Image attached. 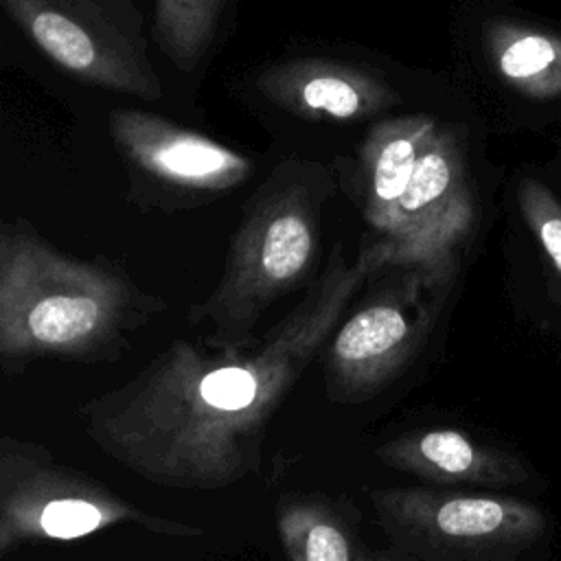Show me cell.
<instances>
[{
	"label": "cell",
	"mask_w": 561,
	"mask_h": 561,
	"mask_svg": "<svg viewBox=\"0 0 561 561\" xmlns=\"http://www.w3.org/2000/svg\"><path fill=\"white\" fill-rule=\"evenodd\" d=\"M123 524L169 537L204 533L138 508L39 443L0 440V554L26 541H72Z\"/></svg>",
	"instance_id": "cell-4"
},
{
	"label": "cell",
	"mask_w": 561,
	"mask_h": 561,
	"mask_svg": "<svg viewBox=\"0 0 561 561\" xmlns=\"http://www.w3.org/2000/svg\"><path fill=\"white\" fill-rule=\"evenodd\" d=\"M226 0H156L153 37L180 70H195L208 53Z\"/></svg>",
	"instance_id": "cell-15"
},
{
	"label": "cell",
	"mask_w": 561,
	"mask_h": 561,
	"mask_svg": "<svg viewBox=\"0 0 561 561\" xmlns=\"http://www.w3.org/2000/svg\"><path fill=\"white\" fill-rule=\"evenodd\" d=\"M486 50L500 79L519 94L561 96V35L495 20L486 28Z\"/></svg>",
	"instance_id": "cell-14"
},
{
	"label": "cell",
	"mask_w": 561,
	"mask_h": 561,
	"mask_svg": "<svg viewBox=\"0 0 561 561\" xmlns=\"http://www.w3.org/2000/svg\"><path fill=\"white\" fill-rule=\"evenodd\" d=\"M432 287L440 285L421 270L403 267L397 280L337 324L324 346V386L333 401H366L408 368L432 329L434 309L423 298Z\"/></svg>",
	"instance_id": "cell-7"
},
{
	"label": "cell",
	"mask_w": 561,
	"mask_h": 561,
	"mask_svg": "<svg viewBox=\"0 0 561 561\" xmlns=\"http://www.w3.org/2000/svg\"><path fill=\"white\" fill-rule=\"evenodd\" d=\"M22 33L83 83L158 101L142 15L134 0H0Z\"/></svg>",
	"instance_id": "cell-6"
},
{
	"label": "cell",
	"mask_w": 561,
	"mask_h": 561,
	"mask_svg": "<svg viewBox=\"0 0 561 561\" xmlns=\"http://www.w3.org/2000/svg\"><path fill=\"white\" fill-rule=\"evenodd\" d=\"M473 221L476 197L462 147L440 127L394 208L390 230L373 241L386 267L421 270L443 285L454 274L456 254Z\"/></svg>",
	"instance_id": "cell-8"
},
{
	"label": "cell",
	"mask_w": 561,
	"mask_h": 561,
	"mask_svg": "<svg viewBox=\"0 0 561 561\" xmlns=\"http://www.w3.org/2000/svg\"><path fill=\"white\" fill-rule=\"evenodd\" d=\"M256 88L276 107L307 121H364L399 103L397 90L370 68L316 57L270 66Z\"/></svg>",
	"instance_id": "cell-10"
},
{
	"label": "cell",
	"mask_w": 561,
	"mask_h": 561,
	"mask_svg": "<svg viewBox=\"0 0 561 561\" xmlns=\"http://www.w3.org/2000/svg\"><path fill=\"white\" fill-rule=\"evenodd\" d=\"M164 302L118 267L59 252L22 221L0 230V357L112 362Z\"/></svg>",
	"instance_id": "cell-2"
},
{
	"label": "cell",
	"mask_w": 561,
	"mask_h": 561,
	"mask_svg": "<svg viewBox=\"0 0 561 561\" xmlns=\"http://www.w3.org/2000/svg\"><path fill=\"white\" fill-rule=\"evenodd\" d=\"M359 511L344 497L287 493L274 522L289 561H375L359 533Z\"/></svg>",
	"instance_id": "cell-13"
},
{
	"label": "cell",
	"mask_w": 561,
	"mask_h": 561,
	"mask_svg": "<svg viewBox=\"0 0 561 561\" xmlns=\"http://www.w3.org/2000/svg\"><path fill=\"white\" fill-rule=\"evenodd\" d=\"M375 561H403L401 557H397V554H388V552H379L377 557H375Z\"/></svg>",
	"instance_id": "cell-17"
},
{
	"label": "cell",
	"mask_w": 561,
	"mask_h": 561,
	"mask_svg": "<svg viewBox=\"0 0 561 561\" xmlns=\"http://www.w3.org/2000/svg\"><path fill=\"white\" fill-rule=\"evenodd\" d=\"M517 197L526 226L561 276V202L543 182L535 178L522 180Z\"/></svg>",
	"instance_id": "cell-16"
},
{
	"label": "cell",
	"mask_w": 561,
	"mask_h": 561,
	"mask_svg": "<svg viewBox=\"0 0 561 561\" xmlns=\"http://www.w3.org/2000/svg\"><path fill=\"white\" fill-rule=\"evenodd\" d=\"M322 202L324 188L298 178L272 180L254 197L232 237L221 278L186 313L193 327L206 329L202 340L208 346L256 344L261 318L311 278L320 256Z\"/></svg>",
	"instance_id": "cell-3"
},
{
	"label": "cell",
	"mask_w": 561,
	"mask_h": 561,
	"mask_svg": "<svg viewBox=\"0 0 561 561\" xmlns=\"http://www.w3.org/2000/svg\"><path fill=\"white\" fill-rule=\"evenodd\" d=\"M375 456L386 467L434 486L506 489L530 478L522 458L456 427H425L399 434L375 447Z\"/></svg>",
	"instance_id": "cell-11"
},
{
	"label": "cell",
	"mask_w": 561,
	"mask_h": 561,
	"mask_svg": "<svg viewBox=\"0 0 561 561\" xmlns=\"http://www.w3.org/2000/svg\"><path fill=\"white\" fill-rule=\"evenodd\" d=\"M375 519L392 550L421 561H517L548 519L530 502L449 489H375Z\"/></svg>",
	"instance_id": "cell-5"
},
{
	"label": "cell",
	"mask_w": 561,
	"mask_h": 561,
	"mask_svg": "<svg viewBox=\"0 0 561 561\" xmlns=\"http://www.w3.org/2000/svg\"><path fill=\"white\" fill-rule=\"evenodd\" d=\"M438 131V123L425 114L388 118L368 131L359 153L362 210L375 239L390 230L394 208Z\"/></svg>",
	"instance_id": "cell-12"
},
{
	"label": "cell",
	"mask_w": 561,
	"mask_h": 561,
	"mask_svg": "<svg viewBox=\"0 0 561 561\" xmlns=\"http://www.w3.org/2000/svg\"><path fill=\"white\" fill-rule=\"evenodd\" d=\"M381 270L375 241L355 261L337 243L298 305L256 344L173 340L131 379L77 410L85 436L127 471L167 489L213 491L256 473L272 416L357 289Z\"/></svg>",
	"instance_id": "cell-1"
},
{
	"label": "cell",
	"mask_w": 561,
	"mask_h": 561,
	"mask_svg": "<svg viewBox=\"0 0 561 561\" xmlns=\"http://www.w3.org/2000/svg\"><path fill=\"white\" fill-rule=\"evenodd\" d=\"M110 129L125 160L169 188L224 193L252 169L245 156L149 112L116 110Z\"/></svg>",
	"instance_id": "cell-9"
}]
</instances>
